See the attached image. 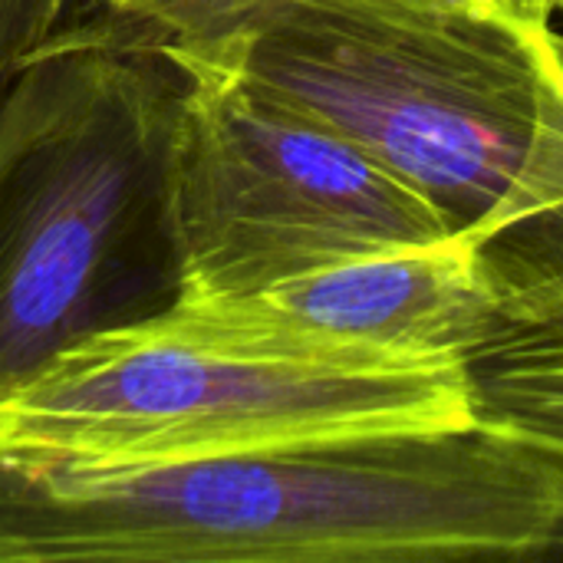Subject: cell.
Wrapping results in <instances>:
<instances>
[{
    "mask_svg": "<svg viewBox=\"0 0 563 563\" xmlns=\"http://www.w3.org/2000/svg\"><path fill=\"white\" fill-rule=\"evenodd\" d=\"M563 558V462L485 422L152 462L0 455V563Z\"/></svg>",
    "mask_w": 563,
    "mask_h": 563,
    "instance_id": "6da1fadb",
    "label": "cell"
},
{
    "mask_svg": "<svg viewBox=\"0 0 563 563\" xmlns=\"http://www.w3.org/2000/svg\"><path fill=\"white\" fill-rule=\"evenodd\" d=\"M178 76L69 20L0 89V399L175 297Z\"/></svg>",
    "mask_w": 563,
    "mask_h": 563,
    "instance_id": "7a4b0ae2",
    "label": "cell"
},
{
    "mask_svg": "<svg viewBox=\"0 0 563 563\" xmlns=\"http://www.w3.org/2000/svg\"><path fill=\"white\" fill-rule=\"evenodd\" d=\"M472 426L465 363L360 360L168 303L13 386L0 399V455L112 465Z\"/></svg>",
    "mask_w": 563,
    "mask_h": 563,
    "instance_id": "3957f363",
    "label": "cell"
},
{
    "mask_svg": "<svg viewBox=\"0 0 563 563\" xmlns=\"http://www.w3.org/2000/svg\"><path fill=\"white\" fill-rule=\"evenodd\" d=\"M228 53L257 92L369 152L462 231L495 241L563 211L551 23H379L290 0Z\"/></svg>",
    "mask_w": 563,
    "mask_h": 563,
    "instance_id": "277c9868",
    "label": "cell"
},
{
    "mask_svg": "<svg viewBox=\"0 0 563 563\" xmlns=\"http://www.w3.org/2000/svg\"><path fill=\"white\" fill-rule=\"evenodd\" d=\"M162 59L178 76L172 300L244 297L462 231L369 152L257 92L228 43Z\"/></svg>",
    "mask_w": 563,
    "mask_h": 563,
    "instance_id": "5b68a950",
    "label": "cell"
},
{
    "mask_svg": "<svg viewBox=\"0 0 563 563\" xmlns=\"http://www.w3.org/2000/svg\"><path fill=\"white\" fill-rule=\"evenodd\" d=\"M271 340L379 363H465L492 333L488 241L472 231L343 261L244 297L172 300Z\"/></svg>",
    "mask_w": 563,
    "mask_h": 563,
    "instance_id": "8992f818",
    "label": "cell"
},
{
    "mask_svg": "<svg viewBox=\"0 0 563 563\" xmlns=\"http://www.w3.org/2000/svg\"><path fill=\"white\" fill-rule=\"evenodd\" d=\"M495 323L465 360L478 422L563 462V211L488 241Z\"/></svg>",
    "mask_w": 563,
    "mask_h": 563,
    "instance_id": "52a82bcc",
    "label": "cell"
},
{
    "mask_svg": "<svg viewBox=\"0 0 563 563\" xmlns=\"http://www.w3.org/2000/svg\"><path fill=\"white\" fill-rule=\"evenodd\" d=\"M92 13L73 16L109 43L165 56L175 49H201L231 43L290 0H86Z\"/></svg>",
    "mask_w": 563,
    "mask_h": 563,
    "instance_id": "ba28073f",
    "label": "cell"
},
{
    "mask_svg": "<svg viewBox=\"0 0 563 563\" xmlns=\"http://www.w3.org/2000/svg\"><path fill=\"white\" fill-rule=\"evenodd\" d=\"M79 0H0V89L76 13Z\"/></svg>",
    "mask_w": 563,
    "mask_h": 563,
    "instance_id": "9c48e42d",
    "label": "cell"
},
{
    "mask_svg": "<svg viewBox=\"0 0 563 563\" xmlns=\"http://www.w3.org/2000/svg\"><path fill=\"white\" fill-rule=\"evenodd\" d=\"M330 13L379 20V23H462L508 20L498 0H300Z\"/></svg>",
    "mask_w": 563,
    "mask_h": 563,
    "instance_id": "30bf717a",
    "label": "cell"
},
{
    "mask_svg": "<svg viewBox=\"0 0 563 563\" xmlns=\"http://www.w3.org/2000/svg\"><path fill=\"white\" fill-rule=\"evenodd\" d=\"M498 7L511 23L544 26V23H551V16L558 10V0H498Z\"/></svg>",
    "mask_w": 563,
    "mask_h": 563,
    "instance_id": "8fae6325",
    "label": "cell"
},
{
    "mask_svg": "<svg viewBox=\"0 0 563 563\" xmlns=\"http://www.w3.org/2000/svg\"><path fill=\"white\" fill-rule=\"evenodd\" d=\"M551 49H554V59H558V66L563 69V33L561 30H554V23H551Z\"/></svg>",
    "mask_w": 563,
    "mask_h": 563,
    "instance_id": "7c38bea8",
    "label": "cell"
},
{
    "mask_svg": "<svg viewBox=\"0 0 563 563\" xmlns=\"http://www.w3.org/2000/svg\"><path fill=\"white\" fill-rule=\"evenodd\" d=\"M558 10H563V0H558Z\"/></svg>",
    "mask_w": 563,
    "mask_h": 563,
    "instance_id": "4fadbf2b",
    "label": "cell"
}]
</instances>
